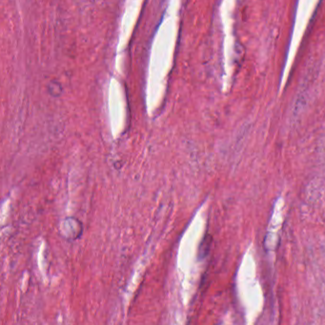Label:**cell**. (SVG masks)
Instances as JSON below:
<instances>
[{"instance_id": "obj_1", "label": "cell", "mask_w": 325, "mask_h": 325, "mask_svg": "<svg viewBox=\"0 0 325 325\" xmlns=\"http://www.w3.org/2000/svg\"><path fill=\"white\" fill-rule=\"evenodd\" d=\"M66 220H67L68 222H63V224H63V230H66L65 232H67L69 238L70 237L77 238V237L79 235V234H78V232L81 234V231H80V230H74V228H72V218H68V219H66Z\"/></svg>"}, {"instance_id": "obj_2", "label": "cell", "mask_w": 325, "mask_h": 325, "mask_svg": "<svg viewBox=\"0 0 325 325\" xmlns=\"http://www.w3.org/2000/svg\"><path fill=\"white\" fill-rule=\"evenodd\" d=\"M48 92L53 96H59L62 92V86L57 81H52L48 85Z\"/></svg>"}]
</instances>
